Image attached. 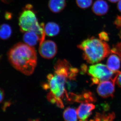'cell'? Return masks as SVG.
I'll return each mask as SVG.
<instances>
[{"instance_id": "cell-23", "label": "cell", "mask_w": 121, "mask_h": 121, "mask_svg": "<svg viewBox=\"0 0 121 121\" xmlns=\"http://www.w3.org/2000/svg\"><path fill=\"white\" fill-rule=\"evenodd\" d=\"M4 91L0 88V103L4 100Z\"/></svg>"}, {"instance_id": "cell-10", "label": "cell", "mask_w": 121, "mask_h": 121, "mask_svg": "<svg viewBox=\"0 0 121 121\" xmlns=\"http://www.w3.org/2000/svg\"><path fill=\"white\" fill-rule=\"evenodd\" d=\"M66 5V0H49L48 6L51 11L58 13L65 9Z\"/></svg>"}, {"instance_id": "cell-16", "label": "cell", "mask_w": 121, "mask_h": 121, "mask_svg": "<svg viewBox=\"0 0 121 121\" xmlns=\"http://www.w3.org/2000/svg\"><path fill=\"white\" fill-rule=\"evenodd\" d=\"M12 29L11 26L7 24L0 25V38L3 40H7L11 37Z\"/></svg>"}, {"instance_id": "cell-15", "label": "cell", "mask_w": 121, "mask_h": 121, "mask_svg": "<svg viewBox=\"0 0 121 121\" xmlns=\"http://www.w3.org/2000/svg\"><path fill=\"white\" fill-rule=\"evenodd\" d=\"M96 101L95 97L90 91H86L81 95H78L77 102L82 103L94 102Z\"/></svg>"}, {"instance_id": "cell-4", "label": "cell", "mask_w": 121, "mask_h": 121, "mask_svg": "<svg viewBox=\"0 0 121 121\" xmlns=\"http://www.w3.org/2000/svg\"><path fill=\"white\" fill-rule=\"evenodd\" d=\"M19 23L20 30L22 32H35L40 38L39 44L45 40V25L43 23L39 24L32 5H26L20 15Z\"/></svg>"}, {"instance_id": "cell-21", "label": "cell", "mask_w": 121, "mask_h": 121, "mask_svg": "<svg viewBox=\"0 0 121 121\" xmlns=\"http://www.w3.org/2000/svg\"><path fill=\"white\" fill-rule=\"evenodd\" d=\"M114 23L118 28L121 29L119 35L121 36V15L117 17Z\"/></svg>"}, {"instance_id": "cell-24", "label": "cell", "mask_w": 121, "mask_h": 121, "mask_svg": "<svg viewBox=\"0 0 121 121\" xmlns=\"http://www.w3.org/2000/svg\"><path fill=\"white\" fill-rule=\"evenodd\" d=\"M117 8L118 9L119 12L121 13V0H120L118 1L117 5Z\"/></svg>"}, {"instance_id": "cell-2", "label": "cell", "mask_w": 121, "mask_h": 121, "mask_svg": "<svg viewBox=\"0 0 121 121\" xmlns=\"http://www.w3.org/2000/svg\"><path fill=\"white\" fill-rule=\"evenodd\" d=\"M11 65L16 70L26 75L34 72L37 64V56L35 48L23 43L16 44L8 52Z\"/></svg>"}, {"instance_id": "cell-14", "label": "cell", "mask_w": 121, "mask_h": 121, "mask_svg": "<svg viewBox=\"0 0 121 121\" xmlns=\"http://www.w3.org/2000/svg\"><path fill=\"white\" fill-rule=\"evenodd\" d=\"M63 117L66 121H77L78 118L77 110L74 108L68 107L64 111Z\"/></svg>"}, {"instance_id": "cell-1", "label": "cell", "mask_w": 121, "mask_h": 121, "mask_svg": "<svg viewBox=\"0 0 121 121\" xmlns=\"http://www.w3.org/2000/svg\"><path fill=\"white\" fill-rule=\"evenodd\" d=\"M54 73L48 75V83L43 84L45 90H49L47 95L49 102L56 104L58 107L63 108L64 104L63 99L66 97L68 99V95L66 89L68 80H75L78 70L73 67L65 60L57 61L54 67Z\"/></svg>"}, {"instance_id": "cell-3", "label": "cell", "mask_w": 121, "mask_h": 121, "mask_svg": "<svg viewBox=\"0 0 121 121\" xmlns=\"http://www.w3.org/2000/svg\"><path fill=\"white\" fill-rule=\"evenodd\" d=\"M83 51L84 60L91 64L97 63L108 56L111 52L106 41L93 37L84 40L78 45Z\"/></svg>"}, {"instance_id": "cell-5", "label": "cell", "mask_w": 121, "mask_h": 121, "mask_svg": "<svg viewBox=\"0 0 121 121\" xmlns=\"http://www.w3.org/2000/svg\"><path fill=\"white\" fill-rule=\"evenodd\" d=\"M120 71H113L106 65L98 64L91 66L88 69V74L92 77L93 84H99L106 80L116 82V79Z\"/></svg>"}, {"instance_id": "cell-7", "label": "cell", "mask_w": 121, "mask_h": 121, "mask_svg": "<svg viewBox=\"0 0 121 121\" xmlns=\"http://www.w3.org/2000/svg\"><path fill=\"white\" fill-rule=\"evenodd\" d=\"M112 80L103 81L99 84L97 88V92L99 96L106 98H113L115 92V83Z\"/></svg>"}, {"instance_id": "cell-18", "label": "cell", "mask_w": 121, "mask_h": 121, "mask_svg": "<svg viewBox=\"0 0 121 121\" xmlns=\"http://www.w3.org/2000/svg\"><path fill=\"white\" fill-rule=\"evenodd\" d=\"M76 2L78 7L84 9L90 7L93 2V0H76Z\"/></svg>"}, {"instance_id": "cell-13", "label": "cell", "mask_w": 121, "mask_h": 121, "mask_svg": "<svg viewBox=\"0 0 121 121\" xmlns=\"http://www.w3.org/2000/svg\"><path fill=\"white\" fill-rule=\"evenodd\" d=\"M44 31L45 35L49 37H53L58 35L60 28L56 23L49 22L44 26Z\"/></svg>"}, {"instance_id": "cell-28", "label": "cell", "mask_w": 121, "mask_h": 121, "mask_svg": "<svg viewBox=\"0 0 121 121\" xmlns=\"http://www.w3.org/2000/svg\"><path fill=\"white\" fill-rule=\"evenodd\" d=\"M0 58H1V56H0Z\"/></svg>"}, {"instance_id": "cell-12", "label": "cell", "mask_w": 121, "mask_h": 121, "mask_svg": "<svg viewBox=\"0 0 121 121\" xmlns=\"http://www.w3.org/2000/svg\"><path fill=\"white\" fill-rule=\"evenodd\" d=\"M121 59L117 55L112 54L109 56L107 63V66L111 70L117 71L121 67Z\"/></svg>"}, {"instance_id": "cell-8", "label": "cell", "mask_w": 121, "mask_h": 121, "mask_svg": "<svg viewBox=\"0 0 121 121\" xmlns=\"http://www.w3.org/2000/svg\"><path fill=\"white\" fill-rule=\"evenodd\" d=\"M95 108V106L92 103H82L77 110L78 118L80 121H87Z\"/></svg>"}, {"instance_id": "cell-11", "label": "cell", "mask_w": 121, "mask_h": 121, "mask_svg": "<svg viewBox=\"0 0 121 121\" xmlns=\"http://www.w3.org/2000/svg\"><path fill=\"white\" fill-rule=\"evenodd\" d=\"M23 39L25 43L31 47L36 45L40 41L39 36L35 32L29 31L25 32Z\"/></svg>"}, {"instance_id": "cell-6", "label": "cell", "mask_w": 121, "mask_h": 121, "mask_svg": "<svg viewBox=\"0 0 121 121\" xmlns=\"http://www.w3.org/2000/svg\"><path fill=\"white\" fill-rule=\"evenodd\" d=\"M39 52L43 58L48 59H52L57 53V45L52 40H44L39 44Z\"/></svg>"}, {"instance_id": "cell-9", "label": "cell", "mask_w": 121, "mask_h": 121, "mask_svg": "<svg viewBox=\"0 0 121 121\" xmlns=\"http://www.w3.org/2000/svg\"><path fill=\"white\" fill-rule=\"evenodd\" d=\"M109 5L104 0H98L94 3L92 11L98 16H103L107 13L109 10Z\"/></svg>"}, {"instance_id": "cell-27", "label": "cell", "mask_w": 121, "mask_h": 121, "mask_svg": "<svg viewBox=\"0 0 121 121\" xmlns=\"http://www.w3.org/2000/svg\"><path fill=\"white\" fill-rule=\"evenodd\" d=\"M4 3H8L10 0H0Z\"/></svg>"}, {"instance_id": "cell-25", "label": "cell", "mask_w": 121, "mask_h": 121, "mask_svg": "<svg viewBox=\"0 0 121 121\" xmlns=\"http://www.w3.org/2000/svg\"><path fill=\"white\" fill-rule=\"evenodd\" d=\"M11 17H12V16H11V13H6V15H5V18L8 19H11Z\"/></svg>"}, {"instance_id": "cell-17", "label": "cell", "mask_w": 121, "mask_h": 121, "mask_svg": "<svg viewBox=\"0 0 121 121\" xmlns=\"http://www.w3.org/2000/svg\"><path fill=\"white\" fill-rule=\"evenodd\" d=\"M115 115L114 113H97L94 117V121H112L115 118Z\"/></svg>"}, {"instance_id": "cell-19", "label": "cell", "mask_w": 121, "mask_h": 121, "mask_svg": "<svg viewBox=\"0 0 121 121\" xmlns=\"http://www.w3.org/2000/svg\"><path fill=\"white\" fill-rule=\"evenodd\" d=\"M111 51V53L117 55L121 60V41L114 45Z\"/></svg>"}, {"instance_id": "cell-20", "label": "cell", "mask_w": 121, "mask_h": 121, "mask_svg": "<svg viewBox=\"0 0 121 121\" xmlns=\"http://www.w3.org/2000/svg\"><path fill=\"white\" fill-rule=\"evenodd\" d=\"M99 39L101 40L104 41H108L109 39L108 33L102 31L99 35Z\"/></svg>"}, {"instance_id": "cell-22", "label": "cell", "mask_w": 121, "mask_h": 121, "mask_svg": "<svg viewBox=\"0 0 121 121\" xmlns=\"http://www.w3.org/2000/svg\"><path fill=\"white\" fill-rule=\"evenodd\" d=\"M115 83L118 86L121 88V72L120 71L116 79Z\"/></svg>"}, {"instance_id": "cell-26", "label": "cell", "mask_w": 121, "mask_h": 121, "mask_svg": "<svg viewBox=\"0 0 121 121\" xmlns=\"http://www.w3.org/2000/svg\"><path fill=\"white\" fill-rule=\"evenodd\" d=\"M108 0L112 3H116L119 1L120 0Z\"/></svg>"}]
</instances>
